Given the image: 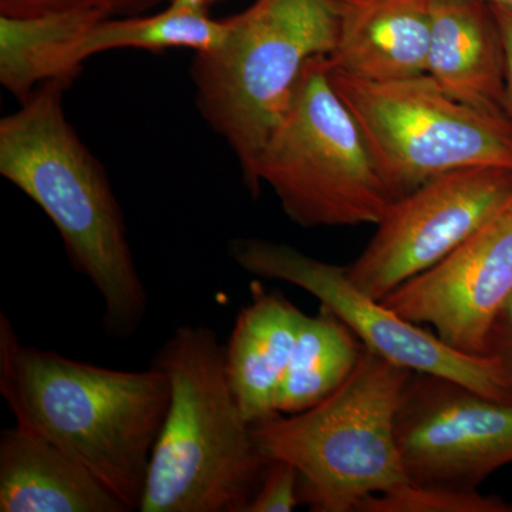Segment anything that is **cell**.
Here are the masks:
<instances>
[{
	"label": "cell",
	"mask_w": 512,
	"mask_h": 512,
	"mask_svg": "<svg viewBox=\"0 0 512 512\" xmlns=\"http://www.w3.org/2000/svg\"><path fill=\"white\" fill-rule=\"evenodd\" d=\"M0 396L15 423L55 444L140 510L171 387L150 369L117 370L26 345L0 313Z\"/></svg>",
	"instance_id": "obj_1"
},
{
	"label": "cell",
	"mask_w": 512,
	"mask_h": 512,
	"mask_svg": "<svg viewBox=\"0 0 512 512\" xmlns=\"http://www.w3.org/2000/svg\"><path fill=\"white\" fill-rule=\"evenodd\" d=\"M63 80L43 84L0 121V174L55 224L74 271L103 301L109 338H133L148 293L109 178L64 116Z\"/></svg>",
	"instance_id": "obj_2"
},
{
	"label": "cell",
	"mask_w": 512,
	"mask_h": 512,
	"mask_svg": "<svg viewBox=\"0 0 512 512\" xmlns=\"http://www.w3.org/2000/svg\"><path fill=\"white\" fill-rule=\"evenodd\" d=\"M151 365L167 376L171 399L138 511H247L271 461L229 386L217 333L178 326Z\"/></svg>",
	"instance_id": "obj_3"
},
{
	"label": "cell",
	"mask_w": 512,
	"mask_h": 512,
	"mask_svg": "<svg viewBox=\"0 0 512 512\" xmlns=\"http://www.w3.org/2000/svg\"><path fill=\"white\" fill-rule=\"evenodd\" d=\"M412 373L365 346L352 375L325 400L252 424L256 448L296 468L309 510L356 512L370 495L410 483L396 417Z\"/></svg>",
	"instance_id": "obj_4"
},
{
	"label": "cell",
	"mask_w": 512,
	"mask_h": 512,
	"mask_svg": "<svg viewBox=\"0 0 512 512\" xmlns=\"http://www.w3.org/2000/svg\"><path fill=\"white\" fill-rule=\"evenodd\" d=\"M222 46L197 53L192 79L202 116L237 156L254 195L256 165L284 119L306 63L329 56L338 36L335 0H252L229 18Z\"/></svg>",
	"instance_id": "obj_5"
},
{
	"label": "cell",
	"mask_w": 512,
	"mask_h": 512,
	"mask_svg": "<svg viewBox=\"0 0 512 512\" xmlns=\"http://www.w3.org/2000/svg\"><path fill=\"white\" fill-rule=\"evenodd\" d=\"M255 178L305 228L377 225L392 205L362 131L330 83L328 56L306 63Z\"/></svg>",
	"instance_id": "obj_6"
},
{
	"label": "cell",
	"mask_w": 512,
	"mask_h": 512,
	"mask_svg": "<svg viewBox=\"0 0 512 512\" xmlns=\"http://www.w3.org/2000/svg\"><path fill=\"white\" fill-rule=\"evenodd\" d=\"M329 79L362 131L393 200L448 171L512 170L508 117L458 103L427 73L369 82L329 63Z\"/></svg>",
	"instance_id": "obj_7"
},
{
	"label": "cell",
	"mask_w": 512,
	"mask_h": 512,
	"mask_svg": "<svg viewBox=\"0 0 512 512\" xmlns=\"http://www.w3.org/2000/svg\"><path fill=\"white\" fill-rule=\"evenodd\" d=\"M229 255L245 272L298 286L319 299L360 339L363 346L410 372L447 377L490 399L512 403V383L493 356L458 352L420 325L370 298L348 276V266L329 264L291 245L239 238Z\"/></svg>",
	"instance_id": "obj_8"
},
{
	"label": "cell",
	"mask_w": 512,
	"mask_h": 512,
	"mask_svg": "<svg viewBox=\"0 0 512 512\" xmlns=\"http://www.w3.org/2000/svg\"><path fill=\"white\" fill-rule=\"evenodd\" d=\"M512 197V170L471 167L431 178L390 205L348 276L382 301L433 268L487 224Z\"/></svg>",
	"instance_id": "obj_9"
},
{
	"label": "cell",
	"mask_w": 512,
	"mask_h": 512,
	"mask_svg": "<svg viewBox=\"0 0 512 512\" xmlns=\"http://www.w3.org/2000/svg\"><path fill=\"white\" fill-rule=\"evenodd\" d=\"M396 436L410 483L478 490L512 463V403L413 372L397 410Z\"/></svg>",
	"instance_id": "obj_10"
},
{
	"label": "cell",
	"mask_w": 512,
	"mask_h": 512,
	"mask_svg": "<svg viewBox=\"0 0 512 512\" xmlns=\"http://www.w3.org/2000/svg\"><path fill=\"white\" fill-rule=\"evenodd\" d=\"M512 295V197L456 251L382 299L402 318L430 325L446 345L485 356L488 333Z\"/></svg>",
	"instance_id": "obj_11"
},
{
	"label": "cell",
	"mask_w": 512,
	"mask_h": 512,
	"mask_svg": "<svg viewBox=\"0 0 512 512\" xmlns=\"http://www.w3.org/2000/svg\"><path fill=\"white\" fill-rule=\"evenodd\" d=\"M335 6L332 69L369 82L427 73L430 0H335Z\"/></svg>",
	"instance_id": "obj_12"
},
{
	"label": "cell",
	"mask_w": 512,
	"mask_h": 512,
	"mask_svg": "<svg viewBox=\"0 0 512 512\" xmlns=\"http://www.w3.org/2000/svg\"><path fill=\"white\" fill-rule=\"evenodd\" d=\"M427 74L458 103L505 114V53L490 5L430 0Z\"/></svg>",
	"instance_id": "obj_13"
},
{
	"label": "cell",
	"mask_w": 512,
	"mask_h": 512,
	"mask_svg": "<svg viewBox=\"0 0 512 512\" xmlns=\"http://www.w3.org/2000/svg\"><path fill=\"white\" fill-rule=\"evenodd\" d=\"M306 313L282 293L251 285L225 346V370L239 409L251 424L274 417L276 397Z\"/></svg>",
	"instance_id": "obj_14"
},
{
	"label": "cell",
	"mask_w": 512,
	"mask_h": 512,
	"mask_svg": "<svg viewBox=\"0 0 512 512\" xmlns=\"http://www.w3.org/2000/svg\"><path fill=\"white\" fill-rule=\"evenodd\" d=\"M0 512H128L96 477L25 427L0 434Z\"/></svg>",
	"instance_id": "obj_15"
},
{
	"label": "cell",
	"mask_w": 512,
	"mask_h": 512,
	"mask_svg": "<svg viewBox=\"0 0 512 512\" xmlns=\"http://www.w3.org/2000/svg\"><path fill=\"white\" fill-rule=\"evenodd\" d=\"M97 12H56L13 18L0 15V83L28 100L39 83L73 82L82 69L77 49L84 36L106 20Z\"/></svg>",
	"instance_id": "obj_16"
},
{
	"label": "cell",
	"mask_w": 512,
	"mask_h": 512,
	"mask_svg": "<svg viewBox=\"0 0 512 512\" xmlns=\"http://www.w3.org/2000/svg\"><path fill=\"white\" fill-rule=\"evenodd\" d=\"M363 343L325 306L305 316L291 362L276 397L279 414L311 409L348 380L362 357Z\"/></svg>",
	"instance_id": "obj_17"
},
{
	"label": "cell",
	"mask_w": 512,
	"mask_h": 512,
	"mask_svg": "<svg viewBox=\"0 0 512 512\" xmlns=\"http://www.w3.org/2000/svg\"><path fill=\"white\" fill-rule=\"evenodd\" d=\"M229 18L214 20L200 12L170 2L163 12L150 16L106 19L82 40L77 49L80 64L90 56L114 49H141L158 52L167 49H192L210 53L227 39Z\"/></svg>",
	"instance_id": "obj_18"
},
{
	"label": "cell",
	"mask_w": 512,
	"mask_h": 512,
	"mask_svg": "<svg viewBox=\"0 0 512 512\" xmlns=\"http://www.w3.org/2000/svg\"><path fill=\"white\" fill-rule=\"evenodd\" d=\"M356 512H512V504L478 490L406 483L370 495Z\"/></svg>",
	"instance_id": "obj_19"
},
{
	"label": "cell",
	"mask_w": 512,
	"mask_h": 512,
	"mask_svg": "<svg viewBox=\"0 0 512 512\" xmlns=\"http://www.w3.org/2000/svg\"><path fill=\"white\" fill-rule=\"evenodd\" d=\"M161 0H0V15L13 18L56 12H97L104 18H128L153 9Z\"/></svg>",
	"instance_id": "obj_20"
},
{
	"label": "cell",
	"mask_w": 512,
	"mask_h": 512,
	"mask_svg": "<svg viewBox=\"0 0 512 512\" xmlns=\"http://www.w3.org/2000/svg\"><path fill=\"white\" fill-rule=\"evenodd\" d=\"M299 505L298 471L286 461L272 460L245 512H292Z\"/></svg>",
	"instance_id": "obj_21"
},
{
	"label": "cell",
	"mask_w": 512,
	"mask_h": 512,
	"mask_svg": "<svg viewBox=\"0 0 512 512\" xmlns=\"http://www.w3.org/2000/svg\"><path fill=\"white\" fill-rule=\"evenodd\" d=\"M485 356L495 357L512 383V295L494 319L488 333Z\"/></svg>",
	"instance_id": "obj_22"
},
{
	"label": "cell",
	"mask_w": 512,
	"mask_h": 512,
	"mask_svg": "<svg viewBox=\"0 0 512 512\" xmlns=\"http://www.w3.org/2000/svg\"><path fill=\"white\" fill-rule=\"evenodd\" d=\"M505 53V114L512 126V8L490 5Z\"/></svg>",
	"instance_id": "obj_23"
},
{
	"label": "cell",
	"mask_w": 512,
	"mask_h": 512,
	"mask_svg": "<svg viewBox=\"0 0 512 512\" xmlns=\"http://www.w3.org/2000/svg\"><path fill=\"white\" fill-rule=\"evenodd\" d=\"M178 6H184V8H190L194 10H200V12L210 13L212 6L220 3L221 0H170Z\"/></svg>",
	"instance_id": "obj_24"
},
{
	"label": "cell",
	"mask_w": 512,
	"mask_h": 512,
	"mask_svg": "<svg viewBox=\"0 0 512 512\" xmlns=\"http://www.w3.org/2000/svg\"><path fill=\"white\" fill-rule=\"evenodd\" d=\"M477 2L487 3V5L507 6V8H512V0H477Z\"/></svg>",
	"instance_id": "obj_25"
}]
</instances>
